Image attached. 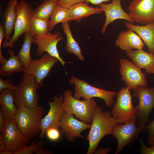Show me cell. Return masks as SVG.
<instances>
[{"instance_id": "d6a6232c", "label": "cell", "mask_w": 154, "mask_h": 154, "mask_svg": "<svg viewBox=\"0 0 154 154\" xmlns=\"http://www.w3.org/2000/svg\"><path fill=\"white\" fill-rule=\"evenodd\" d=\"M17 88V86H15L13 82L9 79L4 80L0 77V92L4 90L8 89L14 91Z\"/></svg>"}, {"instance_id": "3957f363", "label": "cell", "mask_w": 154, "mask_h": 154, "mask_svg": "<svg viewBox=\"0 0 154 154\" xmlns=\"http://www.w3.org/2000/svg\"><path fill=\"white\" fill-rule=\"evenodd\" d=\"M73 91L68 90L62 94L64 100L62 107L64 112L74 115L80 120L87 123H91L94 111L97 104L93 98L80 100L72 96Z\"/></svg>"}, {"instance_id": "277c9868", "label": "cell", "mask_w": 154, "mask_h": 154, "mask_svg": "<svg viewBox=\"0 0 154 154\" xmlns=\"http://www.w3.org/2000/svg\"><path fill=\"white\" fill-rule=\"evenodd\" d=\"M14 92L15 104L17 107H36L38 105V90L34 75L24 73Z\"/></svg>"}, {"instance_id": "603a6c76", "label": "cell", "mask_w": 154, "mask_h": 154, "mask_svg": "<svg viewBox=\"0 0 154 154\" xmlns=\"http://www.w3.org/2000/svg\"><path fill=\"white\" fill-rule=\"evenodd\" d=\"M18 2L17 0L9 1L5 10L3 12V24L5 31V39L3 44V47L11 39V34L14 29L16 19L15 7Z\"/></svg>"}, {"instance_id": "8d00e7d4", "label": "cell", "mask_w": 154, "mask_h": 154, "mask_svg": "<svg viewBox=\"0 0 154 154\" xmlns=\"http://www.w3.org/2000/svg\"><path fill=\"white\" fill-rule=\"evenodd\" d=\"M35 154H50L52 152L47 148L42 146L35 153Z\"/></svg>"}, {"instance_id": "52a82bcc", "label": "cell", "mask_w": 154, "mask_h": 154, "mask_svg": "<svg viewBox=\"0 0 154 154\" xmlns=\"http://www.w3.org/2000/svg\"><path fill=\"white\" fill-rule=\"evenodd\" d=\"M70 82L74 85L73 96L75 98L80 100L81 98H84L85 100H88L94 97L99 98L104 100L106 106L108 107L112 106L114 98L117 94L115 91L94 87L84 80L73 76L70 80Z\"/></svg>"}, {"instance_id": "8992f818", "label": "cell", "mask_w": 154, "mask_h": 154, "mask_svg": "<svg viewBox=\"0 0 154 154\" xmlns=\"http://www.w3.org/2000/svg\"><path fill=\"white\" fill-rule=\"evenodd\" d=\"M133 96L139 100L135 108L137 119V125L141 131L149 121V115L154 108V87L139 86L133 90Z\"/></svg>"}, {"instance_id": "60d3db41", "label": "cell", "mask_w": 154, "mask_h": 154, "mask_svg": "<svg viewBox=\"0 0 154 154\" xmlns=\"http://www.w3.org/2000/svg\"><path fill=\"white\" fill-rule=\"evenodd\" d=\"M112 0H86V2H90L95 5H99L105 2H108Z\"/></svg>"}, {"instance_id": "ac0fdd59", "label": "cell", "mask_w": 154, "mask_h": 154, "mask_svg": "<svg viewBox=\"0 0 154 154\" xmlns=\"http://www.w3.org/2000/svg\"><path fill=\"white\" fill-rule=\"evenodd\" d=\"M115 45L120 50L126 51L142 49L145 43L139 36L133 30L128 29L120 32L117 37Z\"/></svg>"}, {"instance_id": "4316f807", "label": "cell", "mask_w": 154, "mask_h": 154, "mask_svg": "<svg viewBox=\"0 0 154 154\" xmlns=\"http://www.w3.org/2000/svg\"><path fill=\"white\" fill-rule=\"evenodd\" d=\"M50 31L49 20L31 17L30 20V33L33 37L45 35Z\"/></svg>"}, {"instance_id": "7a4b0ae2", "label": "cell", "mask_w": 154, "mask_h": 154, "mask_svg": "<svg viewBox=\"0 0 154 154\" xmlns=\"http://www.w3.org/2000/svg\"><path fill=\"white\" fill-rule=\"evenodd\" d=\"M43 110L42 106L33 108L17 107L14 120L21 132L31 139L40 132Z\"/></svg>"}, {"instance_id": "d590c367", "label": "cell", "mask_w": 154, "mask_h": 154, "mask_svg": "<svg viewBox=\"0 0 154 154\" xmlns=\"http://www.w3.org/2000/svg\"><path fill=\"white\" fill-rule=\"evenodd\" d=\"M5 29L4 24L0 25V52H1V44L3 38H5Z\"/></svg>"}, {"instance_id": "d6986e66", "label": "cell", "mask_w": 154, "mask_h": 154, "mask_svg": "<svg viewBox=\"0 0 154 154\" xmlns=\"http://www.w3.org/2000/svg\"><path fill=\"white\" fill-rule=\"evenodd\" d=\"M128 57L130 58L141 69L144 68L147 74H154V54L147 52L142 49L125 51Z\"/></svg>"}, {"instance_id": "f35d334b", "label": "cell", "mask_w": 154, "mask_h": 154, "mask_svg": "<svg viewBox=\"0 0 154 154\" xmlns=\"http://www.w3.org/2000/svg\"><path fill=\"white\" fill-rule=\"evenodd\" d=\"M6 123L3 116L1 111H0V132H3Z\"/></svg>"}, {"instance_id": "9c48e42d", "label": "cell", "mask_w": 154, "mask_h": 154, "mask_svg": "<svg viewBox=\"0 0 154 154\" xmlns=\"http://www.w3.org/2000/svg\"><path fill=\"white\" fill-rule=\"evenodd\" d=\"M119 62L121 80L124 81L130 90L140 86H147V82L145 74L133 62L123 58Z\"/></svg>"}, {"instance_id": "b9f144b4", "label": "cell", "mask_w": 154, "mask_h": 154, "mask_svg": "<svg viewBox=\"0 0 154 154\" xmlns=\"http://www.w3.org/2000/svg\"><path fill=\"white\" fill-rule=\"evenodd\" d=\"M0 154H13V153L7 149L4 151H0Z\"/></svg>"}, {"instance_id": "44dd1931", "label": "cell", "mask_w": 154, "mask_h": 154, "mask_svg": "<svg viewBox=\"0 0 154 154\" xmlns=\"http://www.w3.org/2000/svg\"><path fill=\"white\" fill-rule=\"evenodd\" d=\"M0 106L5 122L14 119L17 107L15 104L14 91L6 89L0 92Z\"/></svg>"}, {"instance_id": "5bb4252c", "label": "cell", "mask_w": 154, "mask_h": 154, "mask_svg": "<svg viewBox=\"0 0 154 154\" xmlns=\"http://www.w3.org/2000/svg\"><path fill=\"white\" fill-rule=\"evenodd\" d=\"M90 126L91 124L78 120L70 113L64 112L60 119L61 132L69 142H73L77 137L84 138L81 133Z\"/></svg>"}, {"instance_id": "836d02e7", "label": "cell", "mask_w": 154, "mask_h": 154, "mask_svg": "<svg viewBox=\"0 0 154 154\" xmlns=\"http://www.w3.org/2000/svg\"><path fill=\"white\" fill-rule=\"evenodd\" d=\"M85 2L86 0H58L56 4L63 7L68 8L77 3Z\"/></svg>"}, {"instance_id": "e0dca14e", "label": "cell", "mask_w": 154, "mask_h": 154, "mask_svg": "<svg viewBox=\"0 0 154 154\" xmlns=\"http://www.w3.org/2000/svg\"><path fill=\"white\" fill-rule=\"evenodd\" d=\"M121 1L112 0L109 4L102 3L98 5L104 12L106 17L105 23L101 29L102 34H104L109 25L116 20L124 19L132 24L135 22L129 13L123 9Z\"/></svg>"}, {"instance_id": "1f68e13d", "label": "cell", "mask_w": 154, "mask_h": 154, "mask_svg": "<svg viewBox=\"0 0 154 154\" xmlns=\"http://www.w3.org/2000/svg\"><path fill=\"white\" fill-rule=\"evenodd\" d=\"M59 128L55 127L48 128L45 132L47 138L52 141H56L59 139L60 137Z\"/></svg>"}, {"instance_id": "d4e9b609", "label": "cell", "mask_w": 154, "mask_h": 154, "mask_svg": "<svg viewBox=\"0 0 154 154\" xmlns=\"http://www.w3.org/2000/svg\"><path fill=\"white\" fill-rule=\"evenodd\" d=\"M62 23V29L66 37V42L65 46L66 51L75 55L80 60H84L85 58L82 54L81 48L72 35L68 22Z\"/></svg>"}, {"instance_id": "f1b7e54d", "label": "cell", "mask_w": 154, "mask_h": 154, "mask_svg": "<svg viewBox=\"0 0 154 154\" xmlns=\"http://www.w3.org/2000/svg\"><path fill=\"white\" fill-rule=\"evenodd\" d=\"M70 16V12L68 8L63 7L56 4L50 17V31L58 24L68 22Z\"/></svg>"}, {"instance_id": "7bdbcfd3", "label": "cell", "mask_w": 154, "mask_h": 154, "mask_svg": "<svg viewBox=\"0 0 154 154\" xmlns=\"http://www.w3.org/2000/svg\"><path fill=\"white\" fill-rule=\"evenodd\" d=\"M5 1H7L8 0H5Z\"/></svg>"}, {"instance_id": "30bf717a", "label": "cell", "mask_w": 154, "mask_h": 154, "mask_svg": "<svg viewBox=\"0 0 154 154\" xmlns=\"http://www.w3.org/2000/svg\"><path fill=\"white\" fill-rule=\"evenodd\" d=\"M59 60L48 53L44 54L40 59L33 60L24 72L34 76L38 90L43 86V81L49 75L53 66Z\"/></svg>"}, {"instance_id": "7c38bea8", "label": "cell", "mask_w": 154, "mask_h": 154, "mask_svg": "<svg viewBox=\"0 0 154 154\" xmlns=\"http://www.w3.org/2000/svg\"><path fill=\"white\" fill-rule=\"evenodd\" d=\"M128 9L135 22L143 25L154 22V0H132Z\"/></svg>"}, {"instance_id": "7402d4cb", "label": "cell", "mask_w": 154, "mask_h": 154, "mask_svg": "<svg viewBox=\"0 0 154 154\" xmlns=\"http://www.w3.org/2000/svg\"><path fill=\"white\" fill-rule=\"evenodd\" d=\"M87 2H81L69 7L70 16L68 22L75 21L80 23L82 18L96 14L102 13L103 11L99 7H90Z\"/></svg>"}, {"instance_id": "ab89813d", "label": "cell", "mask_w": 154, "mask_h": 154, "mask_svg": "<svg viewBox=\"0 0 154 154\" xmlns=\"http://www.w3.org/2000/svg\"><path fill=\"white\" fill-rule=\"evenodd\" d=\"M5 143L3 139L2 134H0V151H4L7 149Z\"/></svg>"}, {"instance_id": "8fae6325", "label": "cell", "mask_w": 154, "mask_h": 154, "mask_svg": "<svg viewBox=\"0 0 154 154\" xmlns=\"http://www.w3.org/2000/svg\"><path fill=\"white\" fill-rule=\"evenodd\" d=\"M5 123V128L1 133L7 149L13 152L14 154L16 151L28 145L31 139L21 132L14 119Z\"/></svg>"}, {"instance_id": "2e32d148", "label": "cell", "mask_w": 154, "mask_h": 154, "mask_svg": "<svg viewBox=\"0 0 154 154\" xmlns=\"http://www.w3.org/2000/svg\"><path fill=\"white\" fill-rule=\"evenodd\" d=\"M136 121L124 123H117L114 127L112 135L117 142L115 154L121 152L125 146L136 138L140 131L136 123Z\"/></svg>"}, {"instance_id": "83f0119b", "label": "cell", "mask_w": 154, "mask_h": 154, "mask_svg": "<svg viewBox=\"0 0 154 154\" xmlns=\"http://www.w3.org/2000/svg\"><path fill=\"white\" fill-rule=\"evenodd\" d=\"M58 0H45L33 10L32 17L48 20Z\"/></svg>"}, {"instance_id": "4fadbf2b", "label": "cell", "mask_w": 154, "mask_h": 154, "mask_svg": "<svg viewBox=\"0 0 154 154\" xmlns=\"http://www.w3.org/2000/svg\"><path fill=\"white\" fill-rule=\"evenodd\" d=\"M63 38V36L60 35L59 31L54 34L50 32L45 35L33 37V42L38 47L36 51L37 55L40 56L46 52L57 58L65 67L66 62L60 56L57 48L58 42L62 40Z\"/></svg>"}, {"instance_id": "4dcf8cb0", "label": "cell", "mask_w": 154, "mask_h": 154, "mask_svg": "<svg viewBox=\"0 0 154 154\" xmlns=\"http://www.w3.org/2000/svg\"><path fill=\"white\" fill-rule=\"evenodd\" d=\"M147 133V142L150 146H154V119L144 128Z\"/></svg>"}, {"instance_id": "6da1fadb", "label": "cell", "mask_w": 154, "mask_h": 154, "mask_svg": "<svg viewBox=\"0 0 154 154\" xmlns=\"http://www.w3.org/2000/svg\"><path fill=\"white\" fill-rule=\"evenodd\" d=\"M117 123L110 113L97 106L94 112L90 129L86 139L89 142L87 154H93L101 139L105 136L112 135Z\"/></svg>"}, {"instance_id": "9a60e30c", "label": "cell", "mask_w": 154, "mask_h": 154, "mask_svg": "<svg viewBox=\"0 0 154 154\" xmlns=\"http://www.w3.org/2000/svg\"><path fill=\"white\" fill-rule=\"evenodd\" d=\"M63 100V95L61 94L59 96H54L53 101L49 102V110L41 120L39 135L40 138H43L48 128L51 127L60 128V119L64 112L62 107Z\"/></svg>"}, {"instance_id": "cb8c5ba5", "label": "cell", "mask_w": 154, "mask_h": 154, "mask_svg": "<svg viewBox=\"0 0 154 154\" xmlns=\"http://www.w3.org/2000/svg\"><path fill=\"white\" fill-rule=\"evenodd\" d=\"M10 55L9 59L0 67V75L4 77H11L15 72L24 73L25 69L21 60L18 56L14 54L13 51L9 49Z\"/></svg>"}, {"instance_id": "74e56055", "label": "cell", "mask_w": 154, "mask_h": 154, "mask_svg": "<svg viewBox=\"0 0 154 154\" xmlns=\"http://www.w3.org/2000/svg\"><path fill=\"white\" fill-rule=\"evenodd\" d=\"M111 149V148H99L96 150L94 153L95 154H107Z\"/></svg>"}, {"instance_id": "e575fe53", "label": "cell", "mask_w": 154, "mask_h": 154, "mask_svg": "<svg viewBox=\"0 0 154 154\" xmlns=\"http://www.w3.org/2000/svg\"><path fill=\"white\" fill-rule=\"evenodd\" d=\"M141 146V153L143 154H154V146L148 147L142 139L139 140Z\"/></svg>"}, {"instance_id": "5b68a950", "label": "cell", "mask_w": 154, "mask_h": 154, "mask_svg": "<svg viewBox=\"0 0 154 154\" xmlns=\"http://www.w3.org/2000/svg\"><path fill=\"white\" fill-rule=\"evenodd\" d=\"M111 114L117 123L137 121L135 108L132 103V96L128 87H123L117 93V100Z\"/></svg>"}, {"instance_id": "ba28073f", "label": "cell", "mask_w": 154, "mask_h": 154, "mask_svg": "<svg viewBox=\"0 0 154 154\" xmlns=\"http://www.w3.org/2000/svg\"><path fill=\"white\" fill-rule=\"evenodd\" d=\"M16 14L14 34L10 40L3 46L5 48L15 47V43L20 36L26 32L30 33V20L33 10L31 5L25 1L18 2L15 7Z\"/></svg>"}, {"instance_id": "484cf974", "label": "cell", "mask_w": 154, "mask_h": 154, "mask_svg": "<svg viewBox=\"0 0 154 154\" xmlns=\"http://www.w3.org/2000/svg\"><path fill=\"white\" fill-rule=\"evenodd\" d=\"M24 40L22 47L18 52V56L22 62L25 70L33 61L31 55V47L34 43L33 37L30 33H24Z\"/></svg>"}, {"instance_id": "f546056e", "label": "cell", "mask_w": 154, "mask_h": 154, "mask_svg": "<svg viewBox=\"0 0 154 154\" xmlns=\"http://www.w3.org/2000/svg\"><path fill=\"white\" fill-rule=\"evenodd\" d=\"M44 143L42 140H34L30 144L24 147L14 153V154H32L42 146Z\"/></svg>"}, {"instance_id": "ee69618b", "label": "cell", "mask_w": 154, "mask_h": 154, "mask_svg": "<svg viewBox=\"0 0 154 154\" xmlns=\"http://www.w3.org/2000/svg\"></svg>"}, {"instance_id": "ffe728a7", "label": "cell", "mask_w": 154, "mask_h": 154, "mask_svg": "<svg viewBox=\"0 0 154 154\" xmlns=\"http://www.w3.org/2000/svg\"><path fill=\"white\" fill-rule=\"evenodd\" d=\"M127 29L133 30L139 36L149 51L154 54V22L142 26L135 25L125 21Z\"/></svg>"}]
</instances>
